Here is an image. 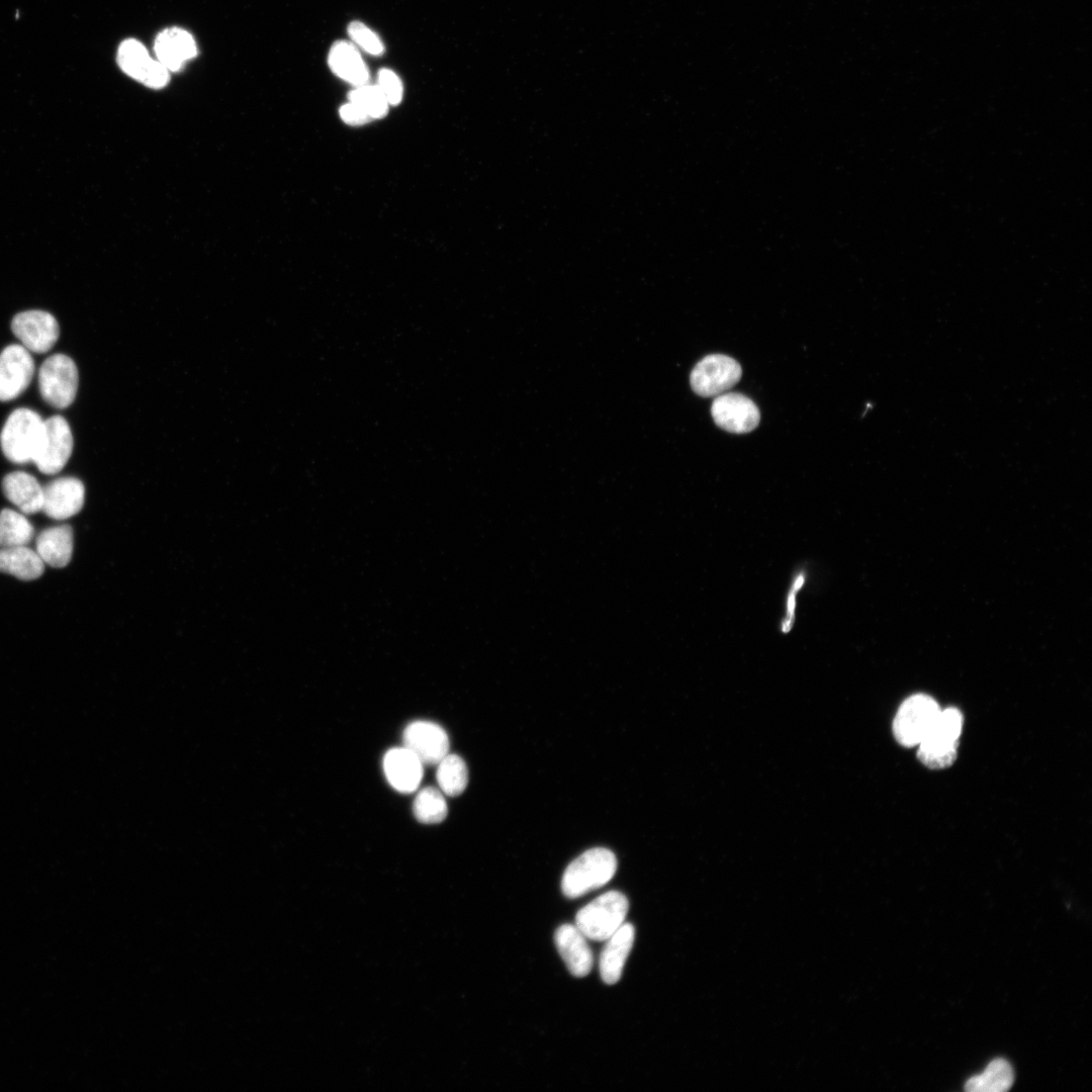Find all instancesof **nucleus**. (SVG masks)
Segmentation results:
<instances>
[{
	"label": "nucleus",
	"mask_w": 1092,
	"mask_h": 1092,
	"mask_svg": "<svg viewBox=\"0 0 1092 1092\" xmlns=\"http://www.w3.org/2000/svg\"><path fill=\"white\" fill-rule=\"evenodd\" d=\"M44 436V420L27 407L14 410L0 433L5 457L13 463L33 462Z\"/></svg>",
	"instance_id": "obj_1"
},
{
	"label": "nucleus",
	"mask_w": 1092,
	"mask_h": 1092,
	"mask_svg": "<svg viewBox=\"0 0 1092 1092\" xmlns=\"http://www.w3.org/2000/svg\"><path fill=\"white\" fill-rule=\"evenodd\" d=\"M617 871V858L608 848L587 849L566 868L561 890L570 899L578 898L605 886Z\"/></svg>",
	"instance_id": "obj_2"
},
{
	"label": "nucleus",
	"mask_w": 1092,
	"mask_h": 1092,
	"mask_svg": "<svg viewBox=\"0 0 1092 1092\" xmlns=\"http://www.w3.org/2000/svg\"><path fill=\"white\" fill-rule=\"evenodd\" d=\"M963 716L957 708L940 710L928 733L918 744L917 757L929 768H945L957 758Z\"/></svg>",
	"instance_id": "obj_3"
},
{
	"label": "nucleus",
	"mask_w": 1092,
	"mask_h": 1092,
	"mask_svg": "<svg viewBox=\"0 0 1092 1092\" xmlns=\"http://www.w3.org/2000/svg\"><path fill=\"white\" fill-rule=\"evenodd\" d=\"M628 899L619 891L606 892L582 907L575 915V926L590 940L604 941L624 923Z\"/></svg>",
	"instance_id": "obj_4"
},
{
	"label": "nucleus",
	"mask_w": 1092,
	"mask_h": 1092,
	"mask_svg": "<svg viewBox=\"0 0 1092 1092\" xmlns=\"http://www.w3.org/2000/svg\"><path fill=\"white\" fill-rule=\"evenodd\" d=\"M79 383L75 362L65 354L48 357L38 371V387L42 399L56 408L68 407L74 401Z\"/></svg>",
	"instance_id": "obj_5"
},
{
	"label": "nucleus",
	"mask_w": 1092,
	"mask_h": 1092,
	"mask_svg": "<svg viewBox=\"0 0 1092 1092\" xmlns=\"http://www.w3.org/2000/svg\"><path fill=\"white\" fill-rule=\"evenodd\" d=\"M937 702L927 695L907 698L899 707L893 721L897 741L906 746L918 745L928 733L940 712Z\"/></svg>",
	"instance_id": "obj_6"
},
{
	"label": "nucleus",
	"mask_w": 1092,
	"mask_h": 1092,
	"mask_svg": "<svg viewBox=\"0 0 1092 1092\" xmlns=\"http://www.w3.org/2000/svg\"><path fill=\"white\" fill-rule=\"evenodd\" d=\"M740 364L733 358L713 354L696 364L690 376L693 390L700 396L710 397L722 394L733 387L741 378Z\"/></svg>",
	"instance_id": "obj_7"
},
{
	"label": "nucleus",
	"mask_w": 1092,
	"mask_h": 1092,
	"mask_svg": "<svg viewBox=\"0 0 1092 1092\" xmlns=\"http://www.w3.org/2000/svg\"><path fill=\"white\" fill-rule=\"evenodd\" d=\"M73 443L71 428L65 418L53 416L44 420L43 440L33 463L43 474L60 472L72 455Z\"/></svg>",
	"instance_id": "obj_8"
},
{
	"label": "nucleus",
	"mask_w": 1092,
	"mask_h": 1092,
	"mask_svg": "<svg viewBox=\"0 0 1092 1092\" xmlns=\"http://www.w3.org/2000/svg\"><path fill=\"white\" fill-rule=\"evenodd\" d=\"M11 330L24 348L38 354L50 351L60 335L54 315L37 309L17 313L11 322Z\"/></svg>",
	"instance_id": "obj_9"
},
{
	"label": "nucleus",
	"mask_w": 1092,
	"mask_h": 1092,
	"mask_svg": "<svg viewBox=\"0 0 1092 1092\" xmlns=\"http://www.w3.org/2000/svg\"><path fill=\"white\" fill-rule=\"evenodd\" d=\"M711 414L718 427L736 434L754 430L760 421L756 404L749 397L737 392L717 395L713 400Z\"/></svg>",
	"instance_id": "obj_10"
},
{
	"label": "nucleus",
	"mask_w": 1092,
	"mask_h": 1092,
	"mask_svg": "<svg viewBox=\"0 0 1092 1092\" xmlns=\"http://www.w3.org/2000/svg\"><path fill=\"white\" fill-rule=\"evenodd\" d=\"M34 361L22 345L12 344L0 353V401L18 397L30 384Z\"/></svg>",
	"instance_id": "obj_11"
},
{
	"label": "nucleus",
	"mask_w": 1092,
	"mask_h": 1092,
	"mask_svg": "<svg viewBox=\"0 0 1092 1092\" xmlns=\"http://www.w3.org/2000/svg\"><path fill=\"white\" fill-rule=\"evenodd\" d=\"M117 62L124 73L148 87L161 88L168 83L169 70L158 60H153L139 40L126 39L121 42Z\"/></svg>",
	"instance_id": "obj_12"
},
{
	"label": "nucleus",
	"mask_w": 1092,
	"mask_h": 1092,
	"mask_svg": "<svg viewBox=\"0 0 1092 1092\" xmlns=\"http://www.w3.org/2000/svg\"><path fill=\"white\" fill-rule=\"evenodd\" d=\"M403 746L412 751L423 764L434 765L448 754L449 738L436 723L416 721L403 732Z\"/></svg>",
	"instance_id": "obj_13"
},
{
	"label": "nucleus",
	"mask_w": 1092,
	"mask_h": 1092,
	"mask_svg": "<svg viewBox=\"0 0 1092 1092\" xmlns=\"http://www.w3.org/2000/svg\"><path fill=\"white\" fill-rule=\"evenodd\" d=\"M41 511L55 520H65L78 514L85 499V487L75 477H60L42 486Z\"/></svg>",
	"instance_id": "obj_14"
},
{
	"label": "nucleus",
	"mask_w": 1092,
	"mask_h": 1092,
	"mask_svg": "<svg viewBox=\"0 0 1092 1092\" xmlns=\"http://www.w3.org/2000/svg\"><path fill=\"white\" fill-rule=\"evenodd\" d=\"M556 948L568 971L577 978L589 974L594 958L586 937L572 924L559 926L554 934Z\"/></svg>",
	"instance_id": "obj_15"
},
{
	"label": "nucleus",
	"mask_w": 1092,
	"mask_h": 1092,
	"mask_svg": "<svg viewBox=\"0 0 1092 1092\" xmlns=\"http://www.w3.org/2000/svg\"><path fill=\"white\" fill-rule=\"evenodd\" d=\"M423 765L404 746L388 750L383 758L386 779L400 793H412L418 789L423 778Z\"/></svg>",
	"instance_id": "obj_16"
},
{
	"label": "nucleus",
	"mask_w": 1092,
	"mask_h": 1092,
	"mask_svg": "<svg viewBox=\"0 0 1092 1092\" xmlns=\"http://www.w3.org/2000/svg\"><path fill=\"white\" fill-rule=\"evenodd\" d=\"M634 937V926L631 923H623L606 940L600 957V975L606 984L614 985L620 980L625 962L632 949Z\"/></svg>",
	"instance_id": "obj_17"
},
{
	"label": "nucleus",
	"mask_w": 1092,
	"mask_h": 1092,
	"mask_svg": "<svg viewBox=\"0 0 1092 1092\" xmlns=\"http://www.w3.org/2000/svg\"><path fill=\"white\" fill-rule=\"evenodd\" d=\"M155 53L158 61L169 71H178L196 55L192 35L184 29L172 27L163 30L156 38Z\"/></svg>",
	"instance_id": "obj_18"
},
{
	"label": "nucleus",
	"mask_w": 1092,
	"mask_h": 1092,
	"mask_svg": "<svg viewBox=\"0 0 1092 1092\" xmlns=\"http://www.w3.org/2000/svg\"><path fill=\"white\" fill-rule=\"evenodd\" d=\"M2 489L21 513L31 515L41 511L42 486L31 474L23 471L8 473L2 480Z\"/></svg>",
	"instance_id": "obj_19"
},
{
	"label": "nucleus",
	"mask_w": 1092,
	"mask_h": 1092,
	"mask_svg": "<svg viewBox=\"0 0 1092 1092\" xmlns=\"http://www.w3.org/2000/svg\"><path fill=\"white\" fill-rule=\"evenodd\" d=\"M35 551L52 567L66 566L73 553V530L69 525H60L42 530L35 540Z\"/></svg>",
	"instance_id": "obj_20"
},
{
	"label": "nucleus",
	"mask_w": 1092,
	"mask_h": 1092,
	"mask_svg": "<svg viewBox=\"0 0 1092 1092\" xmlns=\"http://www.w3.org/2000/svg\"><path fill=\"white\" fill-rule=\"evenodd\" d=\"M332 71L343 80L357 86L367 84L369 71L357 49L350 42L339 40L329 53Z\"/></svg>",
	"instance_id": "obj_21"
},
{
	"label": "nucleus",
	"mask_w": 1092,
	"mask_h": 1092,
	"mask_svg": "<svg viewBox=\"0 0 1092 1092\" xmlns=\"http://www.w3.org/2000/svg\"><path fill=\"white\" fill-rule=\"evenodd\" d=\"M44 562L35 550L27 545L0 548V572L11 574L21 580L39 577Z\"/></svg>",
	"instance_id": "obj_22"
},
{
	"label": "nucleus",
	"mask_w": 1092,
	"mask_h": 1092,
	"mask_svg": "<svg viewBox=\"0 0 1092 1092\" xmlns=\"http://www.w3.org/2000/svg\"><path fill=\"white\" fill-rule=\"evenodd\" d=\"M1013 1081L1011 1065L1004 1059H995L982 1074L969 1078L965 1089L969 1092H1004L1011 1088Z\"/></svg>",
	"instance_id": "obj_23"
},
{
	"label": "nucleus",
	"mask_w": 1092,
	"mask_h": 1092,
	"mask_svg": "<svg viewBox=\"0 0 1092 1092\" xmlns=\"http://www.w3.org/2000/svg\"><path fill=\"white\" fill-rule=\"evenodd\" d=\"M33 533V526L23 513L11 509L0 512V548L27 545Z\"/></svg>",
	"instance_id": "obj_24"
},
{
	"label": "nucleus",
	"mask_w": 1092,
	"mask_h": 1092,
	"mask_svg": "<svg viewBox=\"0 0 1092 1092\" xmlns=\"http://www.w3.org/2000/svg\"><path fill=\"white\" fill-rule=\"evenodd\" d=\"M436 779L441 792L455 797L463 793L468 783L465 761L457 754H447L437 764Z\"/></svg>",
	"instance_id": "obj_25"
},
{
	"label": "nucleus",
	"mask_w": 1092,
	"mask_h": 1092,
	"mask_svg": "<svg viewBox=\"0 0 1092 1092\" xmlns=\"http://www.w3.org/2000/svg\"><path fill=\"white\" fill-rule=\"evenodd\" d=\"M413 810L416 818L424 824H436L442 822L448 812L447 803L443 793L434 788L422 789L415 798Z\"/></svg>",
	"instance_id": "obj_26"
},
{
	"label": "nucleus",
	"mask_w": 1092,
	"mask_h": 1092,
	"mask_svg": "<svg viewBox=\"0 0 1092 1092\" xmlns=\"http://www.w3.org/2000/svg\"><path fill=\"white\" fill-rule=\"evenodd\" d=\"M349 99L371 118H381L388 111V102L377 85L357 86L350 92Z\"/></svg>",
	"instance_id": "obj_27"
},
{
	"label": "nucleus",
	"mask_w": 1092,
	"mask_h": 1092,
	"mask_svg": "<svg viewBox=\"0 0 1092 1092\" xmlns=\"http://www.w3.org/2000/svg\"><path fill=\"white\" fill-rule=\"evenodd\" d=\"M348 32L352 40L366 53L373 56H379L383 53L384 47L381 39L364 23L360 21L351 22Z\"/></svg>",
	"instance_id": "obj_28"
},
{
	"label": "nucleus",
	"mask_w": 1092,
	"mask_h": 1092,
	"mask_svg": "<svg viewBox=\"0 0 1092 1092\" xmlns=\"http://www.w3.org/2000/svg\"><path fill=\"white\" fill-rule=\"evenodd\" d=\"M377 86L383 93L388 104L397 105L402 98L403 88L398 76L389 69H381L378 73Z\"/></svg>",
	"instance_id": "obj_29"
},
{
	"label": "nucleus",
	"mask_w": 1092,
	"mask_h": 1092,
	"mask_svg": "<svg viewBox=\"0 0 1092 1092\" xmlns=\"http://www.w3.org/2000/svg\"><path fill=\"white\" fill-rule=\"evenodd\" d=\"M341 118L348 124L360 125L367 122L371 117L358 105L349 102L340 109Z\"/></svg>",
	"instance_id": "obj_30"
},
{
	"label": "nucleus",
	"mask_w": 1092,
	"mask_h": 1092,
	"mask_svg": "<svg viewBox=\"0 0 1092 1092\" xmlns=\"http://www.w3.org/2000/svg\"><path fill=\"white\" fill-rule=\"evenodd\" d=\"M794 607H795V595H794V593H791V595L789 597V601H788V610H789L790 619L792 618V614L794 612Z\"/></svg>",
	"instance_id": "obj_31"
},
{
	"label": "nucleus",
	"mask_w": 1092,
	"mask_h": 1092,
	"mask_svg": "<svg viewBox=\"0 0 1092 1092\" xmlns=\"http://www.w3.org/2000/svg\"><path fill=\"white\" fill-rule=\"evenodd\" d=\"M803 581H804V577H803V576H799V577L797 578V580L795 581V584H794V590H797V589H798V588H799V587H800V586H801V585L803 584Z\"/></svg>",
	"instance_id": "obj_32"
}]
</instances>
